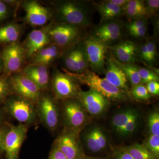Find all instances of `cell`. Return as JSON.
Returning <instances> with one entry per match:
<instances>
[{
  "label": "cell",
  "instance_id": "obj_6",
  "mask_svg": "<svg viewBox=\"0 0 159 159\" xmlns=\"http://www.w3.org/2000/svg\"><path fill=\"white\" fill-rule=\"evenodd\" d=\"M61 108L64 128L79 132L87 122L86 113L77 99L64 100Z\"/></svg>",
  "mask_w": 159,
  "mask_h": 159
},
{
  "label": "cell",
  "instance_id": "obj_30",
  "mask_svg": "<svg viewBox=\"0 0 159 159\" xmlns=\"http://www.w3.org/2000/svg\"><path fill=\"white\" fill-rule=\"evenodd\" d=\"M148 127L151 134L159 136V114L158 111L152 112L148 118Z\"/></svg>",
  "mask_w": 159,
  "mask_h": 159
},
{
  "label": "cell",
  "instance_id": "obj_24",
  "mask_svg": "<svg viewBox=\"0 0 159 159\" xmlns=\"http://www.w3.org/2000/svg\"><path fill=\"white\" fill-rule=\"evenodd\" d=\"M97 10L103 19H112L122 14V8L109 1L101 3L97 6Z\"/></svg>",
  "mask_w": 159,
  "mask_h": 159
},
{
  "label": "cell",
  "instance_id": "obj_8",
  "mask_svg": "<svg viewBox=\"0 0 159 159\" xmlns=\"http://www.w3.org/2000/svg\"><path fill=\"white\" fill-rule=\"evenodd\" d=\"M79 132L64 128L54 145L68 159H84L85 156L79 139Z\"/></svg>",
  "mask_w": 159,
  "mask_h": 159
},
{
  "label": "cell",
  "instance_id": "obj_2",
  "mask_svg": "<svg viewBox=\"0 0 159 159\" xmlns=\"http://www.w3.org/2000/svg\"><path fill=\"white\" fill-rule=\"evenodd\" d=\"M78 80L71 73H63L56 70L52 75L50 87L57 101L78 99L80 88Z\"/></svg>",
  "mask_w": 159,
  "mask_h": 159
},
{
  "label": "cell",
  "instance_id": "obj_29",
  "mask_svg": "<svg viewBox=\"0 0 159 159\" xmlns=\"http://www.w3.org/2000/svg\"><path fill=\"white\" fill-rule=\"evenodd\" d=\"M138 68L140 78L141 79V84H147L151 81H159V76L153 71H151L148 69L144 68Z\"/></svg>",
  "mask_w": 159,
  "mask_h": 159
},
{
  "label": "cell",
  "instance_id": "obj_47",
  "mask_svg": "<svg viewBox=\"0 0 159 159\" xmlns=\"http://www.w3.org/2000/svg\"><path fill=\"white\" fill-rule=\"evenodd\" d=\"M109 1L110 2L122 8L128 3L129 1L128 0H110Z\"/></svg>",
  "mask_w": 159,
  "mask_h": 159
},
{
  "label": "cell",
  "instance_id": "obj_23",
  "mask_svg": "<svg viewBox=\"0 0 159 159\" xmlns=\"http://www.w3.org/2000/svg\"><path fill=\"white\" fill-rule=\"evenodd\" d=\"M21 34V27L15 23L2 26L0 27V44L6 46L18 42Z\"/></svg>",
  "mask_w": 159,
  "mask_h": 159
},
{
  "label": "cell",
  "instance_id": "obj_27",
  "mask_svg": "<svg viewBox=\"0 0 159 159\" xmlns=\"http://www.w3.org/2000/svg\"><path fill=\"white\" fill-rule=\"evenodd\" d=\"M137 112L134 110L128 109L116 114L113 118V126L115 129L119 133L124 126L135 116Z\"/></svg>",
  "mask_w": 159,
  "mask_h": 159
},
{
  "label": "cell",
  "instance_id": "obj_9",
  "mask_svg": "<svg viewBox=\"0 0 159 159\" xmlns=\"http://www.w3.org/2000/svg\"><path fill=\"white\" fill-rule=\"evenodd\" d=\"M12 95H17L36 104L43 92L22 72L8 77Z\"/></svg>",
  "mask_w": 159,
  "mask_h": 159
},
{
  "label": "cell",
  "instance_id": "obj_4",
  "mask_svg": "<svg viewBox=\"0 0 159 159\" xmlns=\"http://www.w3.org/2000/svg\"><path fill=\"white\" fill-rule=\"evenodd\" d=\"M71 74L78 82L88 86L90 89L102 94L107 99L120 100L125 98L124 91L114 86L105 78H101L93 73Z\"/></svg>",
  "mask_w": 159,
  "mask_h": 159
},
{
  "label": "cell",
  "instance_id": "obj_18",
  "mask_svg": "<svg viewBox=\"0 0 159 159\" xmlns=\"http://www.w3.org/2000/svg\"><path fill=\"white\" fill-rule=\"evenodd\" d=\"M66 66L74 74H82L89 65L84 48L77 47L69 51L65 58Z\"/></svg>",
  "mask_w": 159,
  "mask_h": 159
},
{
  "label": "cell",
  "instance_id": "obj_19",
  "mask_svg": "<svg viewBox=\"0 0 159 159\" xmlns=\"http://www.w3.org/2000/svg\"><path fill=\"white\" fill-rule=\"evenodd\" d=\"M58 47L54 43L50 44L41 49L31 57L29 65L47 66L53 62L58 56Z\"/></svg>",
  "mask_w": 159,
  "mask_h": 159
},
{
  "label": "cell",
  "instance_id": "obj_15",
  "mask_svg": "<svg viewBox=\"0 0 159 159\" xmlns=\"http://www.w3.org/2000/svg\"><path fill=\"white\" fill-rule=\"evenodd\" d=\"M78 99L85 111L93 116L102 114L108 104L107 98L92 89L87 92L81 91Z\"/></svg>",
  "mask_w": 159,
  "mask_h": 159
},
{
  "label": "cell",
  "instance_id": "obj_41",
  "mask_svg": "<svg viewBox=\"0 0 159 159\" xmlns=\"http://www.w3.org/2000/svg\"><path fill=\"white\" fill-rule=\"evenodd\" d=\"M147 89L150 95H158L159 94V84L157 81H151L147 84Z\"/></svg>",
  "mask_w": 159,
  "mask_h": 159
},
{
  "label": "cell",
  "instance_id": "obj_48",
  "mask_svg": "<svg viewBox=\"0 0 159 159\" xmlns=\"http://www.w3.org/2000/svg\"><path fill=\"white\" fill-rule=\"evenodd\" d=\"M2 50H0V76L2 74L3 70V62L2 57Z\"/></svg>",
  "mask_w": 159,
  "mask_h": 159
},
{
  "label": "cell",
  "instance_id": "obj_20",
  "mask_svg": "<svg viewBox=\"0 0 159 159\" xmlns=\"http://www.w3.org/2000/svg\"><path fill=\"white\" fill-rule=\"evenodd\" d=\"M84 140L87 148L93 152H101L107 145L106 137L100 129L94 128L86 134Z\"/></svg>",
  "mask_w": 159,
  "mask_h": 159
},
{
  "label": "cell",
  "instance_id": "obj_28",
  "mask_svg": "<svg viewBox=\"0 0 159 159\" xmlns=\"http://www.w3.org/2000/svg\"><path fill=\"white\" fill-rule=\"evenodd\" d=\"M12 95L8 78L0 76V105L3 104L8 97Z\"/></svg>",
  "mask_w": 159,
  "mask_h": 159
},
{
  "label": "cell",
  "instance_id": "obj_33",
  "mask_svg": "<svg viewBox=\"0 0 159 159\" xmlns=\"http://www.w3.org/2000/svg\"><path fill=\"white\" fill-rule=\"evenodd\" d=\"M138 119L139 115L137 114L130 119V120L126 123V125L120 131L119 133L122 136L128 135L132 133L136 128Z\"/></svg>",
  "mask_w": 159,
  "mask_h": 159
},
{
  "label": "cell",
  "instance_id": "obj_42",
  "mask_svg": "<svg viewBox=\"0 0 159 159\" xmlns=\"http://www.w3.org/2000/svg\"><path fill=\"white\" fill-rule=\"evenodd\" d=\"M9 14V9L8 5L3 1H0V21L6 19Z\"/></svg>",
  "mask_w": 159,
  "mask_h": 159
},
{
  "label": "cell",
  "instance_id": "obj_38",
  "mask_svg": "<svg viewBox=\"0 0 159 159\" xmlns=\"http://www.w3.org/2000/svg\"><path fill=\"white\" fill-rule=\"evenodd\" d=\"M48 159H68L55 145H52Z\"/></svg>",
  "mask_w": 159,
  "mask_h": 159
},
{
  "label": "cell",
  "instance_id": "obj_14",
  "mask_svg": "<svg viewBox=\"0 0 159 159\" xmlns=\"http://www.w3.org/2000/svg\"><path fill=\"white\" fill-rule=\"evenodd\" d=\"M48 29V26L46 28L33 30L28 34L23 45L27 58H31L40 50L51 44Z\"/></svg>",
  "mask_w": 159,
  "mask_h": 159
},
{
  "label": "cell",
  "instance_id": "obj_22",
  "mask_svg": "<svg viewBox=\"0 0 159 159\" xmlns=\"http://www.w3.org/2000/svg\"><path fill=\"white\" fill-rule=\"evenodd\" d=\"M136 47L130 41L123 42L115 46L114 54L122 63L131 64L135 61Z\"/></svg>",
  "mask_w": 159,
  "mask_h": 159
},
{
  "label": "cell",
  "instance_id": "obj_46",
  "mask_svg": "<svg viewBox=\"0 0 159 159\" xmlns=\"http://www.w3.org/2000/svg\"><path fill=\"white\" fill-rule=\"evenodd\" d=\"M141 56L142 59L148 62V52L146 43L143 45L141 48Z\"/></svg>",
  "mask_w": 159,
  "mask_h": 159
},
{
  "label": "cell",
  "instance_id": "obj_1",
  "mask_svg": "<svg viewBox=\"0 0 159 159\" xmlns=\"http://www.w3.org/2000/svg\"><path fill=\"white\" fill-rule=\"evenodd\" d=\"M3 108L7 115L20 124L29 126L37 125L39 121L35 103L28 99L11 95L3 103Z\"/></svg>",
  "mask_w": 159,
  "mask_h": 159
},
{
  "label": "cell",
  "instance_id": "obj_35",
  "mask_svg": "<svg viewBox=\"0 0 159 159\" xmlns=\"http://www.w3.org/2000/svg\"><path fill=\"white\" fill-rule=\"evenodd\" d=\"M127 5L138 9L148 16V11L145 6V3L143 1L139 0H129Z\"/></svg>",
  "mask_w": 159,
  "mask_h": 159
},
{
  "label": "cell",
  "instance_id": "obj_12",
  "mask_svg": "<svg viewBox=\"0 0 159 159\" xmlns=\"http://www.w3.org/2000/svg\"><path fill=\"white\" fill-rule=\"evenodd\" d=\"M22 6L25 12L26 22L30 25L34 27L44 25L52 17L51 11L37 1H25Z\"/></svg>",
  "mask_w": 159,
  "mask_h": 159
},
{
  "label": "cell",
  "instance_id": "obj_31",
  "mask_svg": "<svg viewBox=\"0 0 159 159\" xmlns=\"http://www.w3.org/2000/svg\"><path fill=\"white\" fill-rule=\"evenodd\" d=\"M157 159L159 157V136L150 134L144 145Z\"/></svg>",
  "mask_w": 159,
  "mask_h": 159
},
{
  "label": "cell",
  "instance_id": "obj_3",
  "mask_svg": "<svg viewBox=\"0 0 159 159\" xmlns=\"http://www.w3.org/2000/svg\"><path fill=\"white\" fill-rule=\"evenodd\" d=\"M54 97L43 92L35 104L39 122L52 133L57 130L60 120V110Z\"/></svg>",
  "mask_w": 159,
  "mask_h": 159
},
{
  "label": "cell",
  "instance_id": "obj_49",
  "mask_svg": "<svg viewBox=\"0 0 159 159\" xmlns=\"http://www.w3.org/2000/svg\"><path fill=\"white\" fill-rule=\"evenodd\" d=\"M84 159H100L99 158H97L96 157H89L87 156H85V157H84Z\"/></svg>",
  "mask_w": 159,
  "mask_h": 159
},
{
  "label": "cell",
  "instance_id": "obj_5",
  "mask_svg": "<svg viewBox=\"0 0 159 159\" xmlns=\"http://www.w3.org/2000/svg\"><path fill=\"white\" fill-rule=\"evenodd\" d=\"M3 62L2 76L6 78L22 72V69L27 58L23 45L19 42L7 45L2 50Z\"/></svg>",
  "mask_w": 159,
  "mask_h": 159
},
{
  "label": "cell",
  "instance_id": "obj_25",
  "mask_svg": "<svg viewBox=\"0 0 159 159\" xmlns=\"http://www.w3.org/2000/svg\"><path fill=\"white\" fill-rule=\"evenodd\" d=\"M123 149L134 159H157L143 145L135 144Z\"/></svg>",
  "mask_w": 159,
  "mask_h": 159
},
{
  "label": "cell",
  "instance_id": "obj_37",
  "mask_svg": "<svg viewBox=\"0 0 159 159\" xmlns=\"http://www.w3.org/2000/svg\"><path fill=\"white\" fill-rule=\"evenodd\" d=\"M9 122H8L4 125L0 126V157L4 154V141L9 127Z\"/></svg>",
  "mask_w": 159,
  "mask_h": 159
},
{
  "label": "cell",
  "instance_id": "obj_26",
  "mask_svg": "<svg viewBox=\"0 0 159 159\" xmlns=\"http://www.w3.org/2000/svg\"><path fill=\"white\" fill-rule=\"evenodd\" d=\"M114 60L117 65L124 72L127 79L132 85L135 86L141 84V79L136 66L132 64L122 63Z\"/></svg>",
  "mask_w": 159,
  "mask_h": 159
},
{
  "label": "cell",
  "instance_id": "obj_36",
  "mask_svg": "<svg viewBox=\"0 0 159 159\" xmlns=\"http://www.w3.org/2000/svg\"><path fill=\"white\" fill-rule=\"evenodd\" d=\"M145 3L148 16L153 15L159 9V0H148L146 1Z\"/></svg>",
  "mask_w": 159,
  "mask_h": 159
},
{
  "label": "cell",
  "instance_id": "obj_10",
  "mask_svg": "<svg viewBox=\"0 0 159 159\" xmlns=\"http://www.w3.org/2000/svg\"><path fill=\"white\" fill-rule=\"evenodd\" d=\"M57 16L63 23L75 26L87 25L89 19L83 9L73 2H61L55 8Z\"/></svg>",
  "mask_w": 159,
  "mask_h": 159
},
{
  "label": "cell",
  "instance_id": "obj_40",
  "mask_svg": "<svg viewBox=\"0 0 159 159\" xmlns=\"http://www.w3.org/2000/svg\"><path fill=\"white\" fill-rule=\"evenodd\" d=\"M146 19L144 18L140 19L132 22L127 26V28L129 32L136 30L143 26H146Z\"/></svg>",
  "mask_w": 159,
  "mask_h": 159
},
{
  "label": "cell",
  "instance_id": "obj_45",
  "mask_svg": "<svg viewBox=\"0 0 159 159\" xmlns=\"http://www.w3.org/2000/svg\"><path fill=\"white\" fill-rule=\"evenodd\" d=\"M7 115V114L4 110L2 107H0V126L4 125L8 122L6 120Z\"/></svg>",
  "mask_w": 159,
  "mask_h": 159
},
{
  "label": "cell",
  "instance_id": "obj_39",
  "mask_svg": "<svg viewBox=\"0 0 159 159\" xmlns=\"http://www.w3.org/2000/svg\"><path fill=\"white\" fill-rule=\"evenodd\" d=\"M148 52V62L150 63L155 60L156 56V46L152 42L146 43Z\"/></svg>",
  "mask_w": 159,
  "mask_h": 159
},
{
  "label": "cell",
  "instance_id": "obj_32",
  "mask_svg": "<svg viewBox=\"0 0 159 159\" xmlns=\"http://www.w3.org/2000/svg\"><path fill=\"white\" fill-rule=\"evenodd\" d=\"M131 94L135 99L140 100H148L151 98L146 87L142 84L134 86Z\"/></svg>",
  "mask_w": 159,
  "mask_h": 159
},
{
  "label": "cell",
  "instance_id": "obj_7",
  "mask_svg": "<svg viewBox=\"0 0 159 159\" xmlns=\"http://www.w3.org/2000/svg\"><path fill=\"white\" fill-rule=\"evenodd\" d=\"M9 127L4 143L6 159H19L21 148L25 141L29 127L19 123L14 125L9 122Z\"/></svg>",
  "mask_w": 159,
  "mask_h": 159
},
{
  "label": "cell",
  "instance_id": "obj_13",
  "mask_svg": "<svg viewBox=\"0 0 159 159\" xmlns=\"http://www.w3.org/2000/svg\"><path fill=\"white\" fill-rule=\"evenodd\" d=\"M48 34L51 41L58 47H65L70 44L79 34L77 26L63 24L49 25Z\"/></svg>",
  "mask_w": 159,
  "mask_h": 159
},
{
  "label": "cell",
  "instance_id": "obj_17",
  "mask_svg": "<svg viewBox=\"0 0 159 159\" xmlns=\"http://www.w3.org/2000/svg\"><path fill=\"white\" fill-rule=\"evenodd\" d=\"M105 78L114 86L123 91L128 90V80L113 58H110L107 60Z\"/></svg>",
  "mask_w": 159,
  "mask_h": 159
},
{
  "label": "cell",
  "instance_id": "obj_44",
  "mask_svg": "<svg viewBox=\"0 0 159 159\" xmlns=\"http://www.w3.org/2000/svg\"><path fill=\"white\" fill-rule=\"evenodd\" d=\"M116 159H134L128 152L122 150L117 152L116 155Z\"/></svg>",
  "mask_w": 159,
  "mask_h": 159
},
{
  "label": "cell",
  "instance_id": "obj_11",
  "mask_svg": "<svg viewBox=\"0 0 159 159\" xmlns=\"http://www.w3.org/2000/svg\"><path fill=\"white\" fill-rule=\"evenodd\" d=\"M84 49L88 63L96 71H101L105 65L106 45L96 37L86 40Z\"/></svg>",
  "mask_w": 159,
  "mask_h": 159
},
{
  "label": "cell",
  "instance_id": "obj_16",
  "mask_svg": "<svg viewBox=\"0 0 159 159\" xmlns=\"http://www.w3.org/2000/svg\"><path fill=\"white\" fill-rule=\"evenodd\" d=\"M22 73L31 80L43 92L48 90L51 81L47 66L29 65Z\"/></svg>",
  "mask_w": 159,
  "mask_h": 159
},
{
  "label": "cell",
  "instance_id": "obj_34",
  "mask_svg": "<svg viewBox=\"0 0 159 159\" xmlns=\"http://www.w3.org/2000/svg\"><path fill=\"white\" fill-rule=\"evenodd\" d=\"M122 10L125 12L126 15L131 18L136 19L138 20L144 18L145 16H148L144 12L130 7L127 5V4L122 8Z\"/></svg>",
  "mask_w": 159,
  "mask_h": 159
},
{
  "label": "cell",
  "instance_id": "obj_43",
  "mask_svg": "<svg viewBox=\"0 0 159 159\" xmlns=\"http://www.w3.org/2000/svg\"><path fill=\"white\" fill-rule=\"evenodd\" d=\"M147 31V27L146 26H143L134 31H130V33L133 36L139 38L145 36Z\"/></svg>",
  "mask_w": 159,
  "mask_h": 159
},
{
  "label": "cell",
  "instance_id": "obj_21",
  "mask_svg": "<svg viewBox=\"0 0 159 159\" xmlns=\"http://www.w3.org/2000/svg\"><path fill=\"white\" fill-rule=\"evenodd\" d=\"M120 26L114 22L101 25L95 31V37L105 44L106 43L117 39L120 36Z\"/></svg>",
  "mask_w": 159,
  "mask_h": 159
}]
</instances>
